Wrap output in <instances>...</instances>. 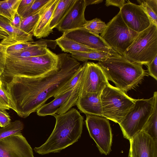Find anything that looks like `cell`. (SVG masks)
<instances>
[{
	"instance_id": "9",
	"label": "cell",
	"mask_w": 157,
	"mask_h": 157,
	"mask_svg": "<svg viewBox=\"0 0 157 157\" xmlns=\"http://www.w3.org/2000/svg\"><path fill=\"white\" fill-rule=\"evenodd\" d=\"M85 123L90 137L101 154L109 155L111 151L113 134L109 120L105 117L86 114Z\"/></svg>"
},
{
	"instance_id": "8",
	"label": "cell",
	"mask_w": 157,
	"mask_h": 157,
	"mask_svg": "<svg viewBox=\"0 0 157 157\" xmlns=\"http://www.w3.org/2000/svg\"><path fill=\"white\" fill-rule=\"evenodd\" d=\"M154 102V95L149 99H136L134 106L119 124L124 138L129 140L142 130L152 113Z\"/></svg>"
},
{
	"instance_id": "14",
	"label": "cell",
	"mask_w": 157,
	"mask_h": 157,
	"mask_svg": "<svg viewBox=\"0 0 157 157\" xmlns=\"http://www.w3.org/2000/svg\"><path fill=\"white\" fill-rule=\"evenodd\" d=\"M129 141L128 157H157V141L143 130Z\"/></svg>"
},
{
	"instance_id": "12",
	"label": "cell",
	"mask_w": 157,
	"mask_h": 157,
	"mask_svg": "<svg viewBox=\"0 0 157 157\" xmlns=\"http://www.w3.org/2000/svg\"><path fill=\"white\" fill-rule=\"evenodd\" d=\"M119 11L127 26L138 33L147 29L152 23L141 6L129 1L120 9Z\"/></svg>"
},
{
	"instance_id": "3",
	"label": "cell",
	"mask_w": 157,
	"mask_h": 157,
	"mask_svg": "<svg viewBox=\"0 0 157 157\" xmlns=\"http://www.w3.org/2000/svg\"><path fill=\"white\" fill-rule=\"evenodd\" d=\"M58 62L57 55L49 49L46 54L37 56L19 57L7 54L5 68L0 77L7 82L15 76L40 77L57 70Z\"/></svg>"
},
{
	"instance_id": "27",
	"label": "cell",
	"mask_w": 157,
	"mask_h": 157,
	"mask_svg": "<svg viewBox=\"0 0 157 157\" xmlns=\"http://www.w3.org/2000/svg\"><path fill=\"white\" fill-rule=\"evenodd\" d=\"M24 124L20 120L11 122L6 127L0 128V140L14 135L21 133Z\"/></svg>"
},
{
	"instance_id": "24",
	"label": "cell",
	"mask_w": 157,
	"mask_h": 157,
	"mask_svg": "<svg viewBox=\"0 0 157 157\" xmlns=\"http://www.w3.org/2000/svg\"><path fill=\"white\" fill-rule=\"evenodd\" d=\"M85 65L84 62L74 75L53 96L54 98L72 90L80 82L83 76Z\"/></svg>"
},
{
	"instance_id": "41",
	"label": "cell",
	"mask_w": 157,
	"mask_h": 157,
	"mask_svg": "<svg viewBox=\"0 0 157 157\" xmlns=\"http://www.w3.org/2000/svg\"><path fill=\"white\" fill-rule=\"evenodd\" d=\"M86 5L87 6L92 5L98 4L102 2L103 0H85Z\"/></svg>"
},
{
	"instance_id": "11",
	"label": "cell",
	"mask_w": 157,
	"mask_h": 157,
	"mask_svg": "<svg viewBox=\"0 0 157 157\" xmlns=\"http://www.w3.org/2000/svg\"><path fill=\"white\" fill-rule=\"evenodd\" d=\"M62 36L98 51L116 56L120 55L108 45L99 35L91 33L83 27L64 32Z\"/></svg>"
},
{
	"instance_id": "6",
	"label": "cell",
	"mask_w": 157,
	"mask_h": 157,
	"mask_svg": "<svg viewBox=\"0 0 157 157\" xmlns=\"http://www.w3.org/2000/svg\"><path fill=\"white\" fill-rule=\"evenodd\" d=\"M156 56L157 26L152 23L138 33L123 56L132 62L146 65Z\"/></svg>"
},
{
	"instance_id": "32",
	"label": "cell",
	"mask_w": 157,
	"mask_h": 157,
	"mask_svg": "<svg viewBox=\"0 0 157 157\" xmlns=\"http://www.w3.org/2000/svg\"><path fill=\"white\" fill-rule=\"evenodd\" d=\"M11 105L10 98L6 89L3 86L0 88V109L9 110Z\"/></svg>"
},
{
	"instance_id": "10",
	"label": "cell",
	"mask_w": 157,
	"mask_h": 157,
	"mask_svg": "<svg viewBox=\"0 0 157 157\" xmlns=\"http://www.w3.org/2000/svg\"><path fill=\"white\" fill-rule=\"evenodd\" d=\"M85 62V67L79 87V97L87 93H101L109 84L106 75L97 63Z\"/></svg>"
},
{
	"instance_id": "4",
	"label": "cell",
	"mask_w": 157,
	"mask_h": 157,
	"mask_svg": "<svg viewBox=\"0 0 157 157\" xmlns=\"http://www.w3.org/2000/svg\"><path fill=\"white\" fill-rule=\"evenodd\" d=\"M97 63L108 80L125 92L136 86L146 74L142 65L132 62L120 55L112 56Z\"/></svg>"
},
{
	"instance_id": "2",
	"label": "cell",
	"mask_w": 157,
	"mask_h": 157,
	"mask_svg": "<svg viewBox=\"0 0 157 157\" xmlns=\"http://www.w3.org/2000/svg\"><path fill=\"white\" fill-rule=\"evenodd\" d=\"M56 122L50 136L43 144L34 150L44 155L59 152L76 142L81 137L84 118L76 109L73 108L62 114H55Z\"/></svg>"
},
{
	"instance_id": "40",
	"label": "cell",
	"mask_w": 157,
	"mask_h": 157,
	"mask_svg": "<svg viewBox=\"0 0 157 157\" xmlns=\"http://www.w3.org/2000/svg\"><path fill=\"white\" fill-rule=\"evenodd\" d=\"M9 36V34L0 26V39H3Z\"/></svg>"
},
{
	"instance_id": "39",
	"label": "cell",
	"mask_w": 157,
	"mask_h": 157,
	"mask_svg": "<svg viewBox=\"0 0 157 157\" xmlns=\"http://www.w3.org/2000/svg\"><path fill=\"white\" fill-rule=\"evenodd\" d=\"M22 18H23L17 12L13 20L11 21H10V23L15 28L20 29Z\"/></svg>"
},
{
	"instance_id": "23",
	"label": "cell",
	"mask_w": 157,
	"mask_h": 157,
	"mask_svg": "<svg viewBox=\"0 0 157 157\" xmlns=\"http://www.w3.org/2000/svg\"><path fill=\"white\" fill-rule=\"evenodd\" d=\"M155 102L152 113L142 130L157 141V93L155 92Z\"/></svg>"
},
{
	"instance_id": "37",
	"label": "cell",
	"mask_w": 157,
	"mask_h": 157,
	"mask_svg": "<svg viewBox=\"0 0 157 157\" xmlns=\"http://www.w3.org/2000/svg\"><path fill=\"white\" fill-rule=\"evenodd\" d=\"M11 122L10 117L6 110L0 109V127H4Z\"/></svg>"
},
{
	"instance_id": "15",
	"label": "cell",
	"mask_w": 157,
	"mask_h": 157,
	"mask_svg": "<svg viewBox=\"0 0 157 157\" xmlns=\"http://www.w3.org/2000/svg\"><path fill=\"white\" fill-rule=\"evenodd\" d=\"M86 6L85 0H76L56 28L59 31L63 33L83 27L87 21L85 17Z\"/></svg>"
},
{
	"instance_id": "31",
	"label": "cell",
	"mask_w": 157,
	"mask_h": 157,
	"mask_svg": "<svg viewBox=\"0 0 157 157\" xmlns=\"http://www.w3.org/2000/svg\"><path fill=\"white\" fill-rule=\"evenodd\" d=\"M50 0H34V2L30 7L22 15V18L26 17L36 13Z\"/></svg>"
},
{
	"instance_id": "5",
	"label": "cell",
	"mask_w": 157,
	"mask_h": 157,
	"mask_svg": "<svg viewBox=\"0 0 157 157\" xmlns=\"http://www.w3.org/2000/svg\"><path fill=\"white\" fill-rule=\"evenodd\" d=\"M100 98L103 117L119 124L134 106L136 100L109 83L101 92Z\"/></svg>"
},
{
	"instance_id": "28",
	"label": "cell",
	"mask_w": 157,
	"mask_h": 157,
	"mask_svg": "<svg viewBox=\"0 0 157 157\" xmlns=\"http://www.w3.org/2000/svg\"><path fill=\"white\" fill-rule=\"evenodd\" d=\"M41 9L33 14L23 18L20 29L26 33L32 34L39 19Z\"/></svg>"
},
{
	"instance_id": "42",
	"label": "cell",
	"mask_w": 157,
	"mask_h": 157,
	"mask_svg": "<svg viewBox=\"0 0 157 157\" xmlns=\"http://www.w3.org/2000/svg\"><path fill=\"white\" fill-rule=\"evenodd\" d=\"M3 86V82L0 76V88H2Z\"/></svg>"
},
{
	"instance_id": "19",
	"label": "cell",
	"mask_w": 157,
	"mask_h": 157,
	"mask_svg": "<svg viewBox=\"0 0 157 157\" xmlns=\"http://www.w3.org/2000/svg\"><path fill=\"white\" fill-rule=\"evenodd\" d=\"M73 89L55 98L50 102L42 106L36 111L37 115L40 116H53L56 114L60 108L70 96Z\"/></svg>"
},
{
	"instance_id": "25",
	"label": "cell",
	"mask_w": 157,
	"mask_h": 157,
	"mask_svg": "<svg viewBox=\"0 0 157 157\" xmlns=\"http://www.w3.org/2000/svg\"><path fill=\"white\" fill-rule=\"evenodd\" d=\"M71 55L77 61L85 62L87 61L88 60L103 61L108 58L114 56L109 53L100 51L79 52Z\"/></svg>"
},
{
	"instance_id": "22",
	"label": "cell",
	"mask_w": 157,
	"mask_h": 157,
	"mask_svg": "<svg viewBox=\"0 0 157 157\" xmlns=\"http://www.w3.org/2000/svg\"><path fill=\"white\" fill-rule=\"evenodd\" d=\"M21 0L0 1V16L10 21L14 18Z\"/></svg>"
},
{
	"instance_id": "36",
	"label": "cell",
	"mask_w": 157,
	"mask_h": 157,
	"mask_svg": "<svg viewBox=\"0 0 157 157\" xmlns=\"http://www.w3.org/2000/svg\"><path fill=\"white\" fill-rule=\"evenodd\" d=\"M34 0H21L18 7L17 12L21 17L31 6Z\"/></svg>"
},
{
	"instance_id": "35",
	"label": "cell",
	"mask_w": 157,
	"mask_h": 157,
	"mask_svg": "<svg viewBox=\"0 0 157 157\" xmlns=\"http://www.w3.org/2000/svg\"><path fill=\"white\" fill-rule=\"evenodd\" d=\"M148 67L149 74L155 80H157V56L149 63L146 65Z\"/></svg>"
},
{
	"instance_id": "20",
	"label": "cell",
	"mask_w": 157,
	"mask_h": 157,
	"mask_svg": "<svg viewBox=\"0 0 157 157\" xmlns=\"http://www.w3.org/2000/svg\"><path fill=\"white\" fill-rule=\"evenodd\" d=\"M76 0H59L53 13L50 26L56 28L66 15Z\"/></svg>"
},
{
	"instance_id": "29",
	"label": "cell",
	"mask_w": 157,
	"mask_h": 157,
	"mask_svg": "<svg viewBox=\"0 0 157 157\" xmlns=\"http://www.w3.org/2000/svg\"><path fill=\"white\" fill-rule=\"evenodd\" d=\"M80 84V82L75 87L70 96L58 111L57 114L64 113L70 109L72 107L76 105V101L79 97Z\"/></svg>"
},
{
	"instance_id": "30",
	"label": "cell",
	"mask_w": 157,
	"mask_h": 157,
	"mask_svg": "<svg viewBox=\"0 0 157 157\" xmlns=\"http://www.w3.org/2000/svg\"><path fill=\"white\" fill-rule=\"evenodd\" d=\"M106 25L100 19L96 18L87 21L83 27L84 29L94 34L99 35L104 31Z\"/></svg>"
},
{
	"instance_id": "18",
	"label": "cell",
	"mask_w": 157,
	"mask_h": 157,
	"mask_svg": "<svg viewBox=\"0 0 157 157\" xmlns=\"http://www.w3.org/2000/svg\"><path fill=\"white\" fill-rule=\"evenodd\" d=\"M0 26L9 34V36L1 41L2 44L9 47L17 43L33 40V35L28 34L20 29L13 26L10 23V21L0 16Z\"/></svg>"
},
{
	"instance_id": "21",
	"label": "cell",
	"mask_w": 157,
	"mask_h": 157,
	"mask_svg": "<svg viewBox=\"0 0 157 157\" xmlns=\"http://www.w3.org/2000/svg\"><path fill=\"white\" fill-rule=\"evenodd\" d=\"M55 41L62 51L71 54L98 51L62 36Z\"/></svg>"
},
{
	"instance_id": "34",
	"label": "cell",
	"mask_w": 157,
	"mask_h": 157,
	"mask_svg": "<svg viewBox=\"0 0 157 157\" xmlns=\"http://www.w3.org/2000/svg\"><path fill=\"white\" fill-rule=\"evenodd\" d=\"M8 46L0 43V76L3 72L7 56Z\"/></svg>"
},
{
	"instance_id": "13",
	"label": "cell",
	"mask_w": 157,
	"mask_h": 157,
	"mask_svg": "<svg viewBox=\"0 0 157 157\" xmlns=\"http://www.w3.org/2000/svg\"><path fill=\"white\" fill-rule=\"evenodd\" d=\"M0 157H34L32 148L21 133L0 140Z\"/></svg>"
},
{
	"instance_id": "38",
	"label": "cell",
	"mask_w": 157,
	"mask_h": 157,
	"mask_svg": "<svg viewBox=\"0 0 157 157\" xmlns=\"http://www.w3.org/2000/svg\"><path fill=\"white\" fill-rule=\"evenodd\" d=\"M125 4L124 0H106L105 5L107 6H116L121 9Z\"/></svg>"
},
{
	"instance_id": "7",
	"label": "cell",
	"mask_w": 157,
	"mask_h": 157,
	"mask_svg": "<svg viewBox=\"0 0 157 157\" xmlns=\"http://www.w3.org/2000/svg\"><path fill=\"white\" fill-rule=\"evenodd\" d=\"M106 25L100 36L115 52L123 56L139 33L127 26L120 11Z\"/></svg>"
},
{
	"instance_id": "17",
	"label": "cell",
	"mask_w": 157,
	"mask_h": 157,
	"mask_svg": "<svg viewBox=\"0 0 157 157\" xmlns=\"http://www.w3.org/2000/svg\"><path fill=\"white\" fill-rule=\"evenodd\" d=\"M101 94L92 93L86 94L78 97L76 105L82 113L86 115L103 117Z\"/></svg>"
},
{
	"instance_id": "43",
	"label": "cell",
	"mask_w": 157,
	"mask_h": 157,
	"mask_svg": "<svg viewBox=\"0 0 157 157\" xmlns=\"http://www.w3.org/2000/svg\"></svg>"
},
{
	"instance_id": "26",
	"label": "cell",
	"mask_w": 157,
	"mask_h": 157,
	"mask_svg": "<svg viewBox=\"0 0 157 157\" xmlns=\"http://www.w3.org/2000/svg\"><path fill=\"white\" fill-rule=\"evenodd\" d=\"M137 1L151 22L157 26V0H139Z\"/></svg>"
},
{
	"instance_id": "33",
	"label": "cell",
	"mask_w": 157,
	"mask_h": 157,
	"mask_svg": "<svg viewBox=\"0 0 157 157\" xmlns=\"http://www.w3.org/2000/svg\"><path fill=\"white\" fill-rule=\"evenodd\" d=\"M34 44V42L30 41L22 42L11 45L7 48V54L21 51Z\"/></svg>"
},
{
	"instance_id": "1",
	"label": "cell",
	"mask_w": 157,
	"mask_h": 157,
	"mask_svg": "<svg viewBox=\"0 0 157 157\" xmlns=\"http://www.w3.org/2000/svg\"><path fill=\"white\" fill-rule=\"evenodd\" d=\"M57 69L44 76L31 78L15 76L6 84L11 109L25 118L36 111L68 81L82 65L71 55H57Z\"/></svg>"
},
{
	"instance_id": "16",
	"label": "cell",
	"mask_w": 157,
	"mask_h": 157,
	"mask_svg": "<svg viewBox=\"0 0 157 157\" xmlns=\"http://www.w3.org/2000/svg\"><path fill=\"white\" fill-rule=\"evenodd\" d=\"M58 1L50 0L41 9L39 19L32 33L37 38L47 37L53 32L50 28V23Z\"/></svg>"
}]
</instances>
